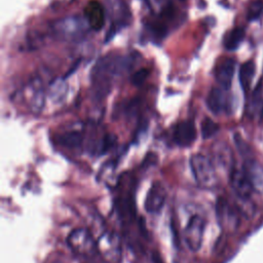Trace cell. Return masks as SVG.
Wrapping results in <instances>:
<instances>
[{"instance_id": "1", "label": "cell", "mask_w": 263, "mask_h": 263, "mask_svg": "<svg viewBox=\"0 0 263 263\" xmlns=\"http://www.w3.org/2000/svg\"><path fill=\"white\" fill-rule=\"evenodd\" d=\"M133 60L127 57L107 55L100 59L91 72L92 95L97 100H102L108 95L113 76L128 70Z\"/></svg>"}, {"instance_id": "2", "label": "cell", "mask_w": 263, "mask_h": 263, "mask_svg": "<svg viewBox=\"0 0 263 263\" xmlns=\"http://www.w3.org/2000/svg\"><path fill=\"white\" fill-rule=\"evenodd\" d=\"M190 167L196 183L203 188H212L217 183V175L212 161L197 153L190 158Z\"/></svg>"}, {"instance_id": "3", "label": "cell", "mask_w": 263, "mask_h": 263, "mask_svg": "<svg viewBox=\"0 0 263 263\" xmlns=\"http://www.w3.org/2000/svg\"><path fill=\"white\" fill-rule=\"evenodd\" d=\"M97 249L101 257L108 263H119L122 258L121 239L113 231L104 232L97 241Z\"/></svg>"}, {"instance_id": "4", "label": "cell", "mask_w": 263, "mask_h": 263, "mask_svg": "<svg viewBox=\"0 0 263 263\" xmlns=\"http://www.w3.org/2000/svg\"><path fill=\"white\" fill-rule=\"evenodd\" d=\"M67 243L73 253L80 256H89L97 248L90 232L84 228L73 230L67 238Z\"/></svg>"}, {"instance_id": "5", "label": "cell", "mask_w": 263, "mask_h": 263, "mask_svg": "<svg viewBox=\"0 0 263 263\" xmlns=\"http://www.w3.org/2000/svg\"><path fill=\"white\" fill-rule=\"evenodd\" d=\"M204 226L205 222L203 218L199 215L192 216L187 223L184 231V237L187 247L192 252H197L201 247Z\"/></svg>"}, {"instance_id": "6", "label": "cell", "mask_w": 263, "mask_h": 263, "mask_svg": "<svg viewBox=\"0 0 263 263\" xmlns=\"http://www.w3.org/2000/svg\"><path fill=\"white\" fill-rule=\"evenodd\" d=\"M165 198H166V190L164 186L160 182L156 181L151 185L146 195L144 208L148 213L156 214L163 206Z\"/></svg>"}, {"instance_id": "7", "label": "cell", "mask_w": 263, "mask_h": 263, "mask_svg": "<svg viewBox=\"0 0 263 263\" xmlns=\"http://www.w3.org/2000/svg\"><path fill=\"white\" fill-rule=\"evenodd\" d=\"M230 183L234 192L239 198L247 199L251 196L254 186L243 168L232 171L230 175Z\"/></svg>"}, {"instance_id": "8", "label": "cell", "mask_w": 263, "mask_h": 263, "mask_svg": "<svg viewBox=\"0 0 263 263\" xmlns=\"http://www.w3.org/2000/svg\"><path fill=\"white\" fill-rule=\"evenodd\" d=\"M196 139V129L192 120H185L177 124L174 130V141L181 147L190 146Z\"/></svg>"}, {"instance_id": "9", "label": "cell", "mask_w": 263, "mask_h": 263, "mask_svg": "<svg viewBox=\"0 0 263 263\" xmlns=\"http://www.w3.org/2000/svg\"><path fill=\"white\" fill-rule=\"evenodd\" d=\"M84 17L91 29L101 30L105 24L106 18L103 5L96 0L89 1L84 7Z\"/></svg>"}, {"instance_id": "10", "label": "cell", "mask_w": 263, "mask_h": 263, "mask_svg": "<svg viewBox=\"0 0 263 263\" xmlns=\"http://www.w3.org/2000/svg\"><path fill=\"white\" fill-rule=\"evenodd\" d=\"M84 24L78 17H70L57 22L53 25V30L57 35H61L65 38L76 37L83 33Z\"/></svg>"}, {"instance_id": "11", "label": "cell", "mask_w": 263, "mask_h": 263, "mask_svg": "<svg viewBox=\"0 0 263 263\" xmlns=\"http://www.w3.org/2000/svg\"><path fill=\"white\" fill-rule=\"evenodd\" d=\"M235 63L232 59H225L219 64L216 69L215 77L217 82L222 86L223 89H229L232 83V78L234 75Z\"/></svg>"}, {"instance_id": "12", "label": "cell", "mask_w": 263, "mask_h": 263, "mask_svg": "<svg viewBox=\"0 0 263 263\" xmlns=\"http://www.w3.org/2000/svg\"><path fill=\"white\" fill-rule=\"evenodd\" d=\"M243 171L251 180L254 189L263 190V166L255 159L247 158L243 164Z\"/></svg>"}, {"instance_id": "13", "label": "cell", "mask_w": 263, "mask_h": 263, "mask_svg": "<svg viewBox=\"0 0 263 263\" xmlns=\"http://www.w3.org/2000/svg\"><path fill=\"white\" fill-rule=\"evenodd\" d=\"M227 105V100L224 91L221 88L214 87L211 89L208 98H206V106L208 108L215 114L221 113L225 110Z\"/></svg>"}, {"instance_id": "14", "label": "cell", "mask_w": 263, "mask_h": 263, "mask_svg": "<svg viewBox=\"0 0 263 263\" xmlns=\"http://www.w3.org/2000/svg\"><path fill=\"white\" fill-rule=\"evenodd\" d=\"M217 217L219 223L226 227H235L237 220L234 212L224 199H219L217 202Z\"/></svg>"}, {"instance_id": "15", "label": "cell", "mask_w": 263, "mask_h": 263, "mask_svg": "<svg viewBox=\"0 0 263 263\" xmlns=\"http://www.w3.org/2000/svg\"><path fill=\"white\" fill-rule=\"evenodd\" d=\"M255 64L252 61H247L239 68V83L245 92H248L251 87V83L255 75Z\"/></svg>"}, {"instance_id": "16", "label": "cell", "mask_w": 263, "mask_h": 263, "mask_svg": "<svg viewBox=\"0 0 263 263\" xmlns=\"http://www.w3.org/2000/svg\"><path fill=\"white\" fill-rule=\"evenodd\" d=\"M245 39V30L242 28H234L224 38V46L228 50L236 49Z\"/></svg>"}, {"instance_id": "17", "label": "cell", "mask_w": 263, "mask_h": 263, "mask_svg": "<svg viewBox=\"0 0 263 263\" xmlns=\"http://www.w3.org/2000/svg\"><path fill=\"white\" fill-rule=\"evenodd\" d=\"M68 86L65 78L54 79L49 85V97L53 102H61L67 95Z\"/></svg>"}, {"instance_id": "18", "label": "cell", "mask_w": 263, "mask_h": 263, "mask_svg": "<svg viewBox=\"0 0 263 263\" xmlns=\"http://www.w3.org/2000/svg\"><path fill=\"white\" fill-rule=\"evenodd\" d=\"M82 134L77 130H71L67 132L63 135H61L58 139L60 145L66 147V148H77L82 143Z\"/></svg>"}, {"instance_id": "19", "label": "cell", "mask_w": 263, "mask_h": 263, "mask_svg": "<svg viewBox=\"0 0 263 263\" xmlns=\"http://www.w3.org/2000/svg\"><path fill=\"white\" fill-rule=\"evenodd\" d=\"M44 91L42 89V84L39 80L33 81V96L31 100V107L34 112H40L44 106Z\"/></svg>"}, {"instance_id": "20", "label": "cell", "mask_w": 263, "mask_h": 263, "mask_svg": "<svg viewBox=\"0 0 263 263\" xmlns=\"http://www.w3.org/2000/svg\"><path fill=\"white\" fill-rule=\"evenodd\" d=\"M201 136L203 139H210L219 130V125L211 118H204L201 123Z\"/></svg>"}, {"instance_id": "21", "label": "cell", "mask_w": 263, "mask_h": 263, "mask_svg": "<svg viewBox=\"0 0 263 263\" xmlns=\"http://www.w3.org/2000/svg\"><path fill=\"white\" fill-rule=\"evenodd\" d=\"M263 10V2L261 0H255L251 2L248 8L247 18L248 21H254L260 16Z\"/></svg>"}, {"instance_id": "22", "label": "cell", "mask_w": 263, "mask_h": 263, "mask_svg": "<svg viewBox=\"0 0 263 263\" xmlns=\"http://www.w3.org/2000/svg\"><path fill=\"white\" fill-rule=\"evenodd\" d=\"M116 143V138L113 135H106L100 142V145L98 147V151L100 154H104L107 151H109Z\"/></svg>"}, {"instance_id": "23", "label": "cell", "mask_w": 263, "mask_h": 263, "mask_svg": "<svg viewBox=\"0 0 263 263\" xmlns=\"http://www.w3.org/2000/svg\"><path fill=\"white\" fill-rule=\"evenodd\" d=\"M148 75H149L148 69H146V68L140 69V70H138L137 72H135L133 74V76H132V83L135 86H141L146 81Z\"/></svg>"}, {"instance_id": "24", "label": "cell", "mask_w": 263, "mask_h": 263, "mask_svg": "<svg viewBox=\"0 0 263 263\" xmlns=\"http://www.w3.org/2000/svg\"><path fill=\"white\" fill-rule=\"evenodd\" d=\"M234 142H235V144H236V147H237V149H238V151L240 152V154L241 155H243V156H246V155H248L250 152H249V146L245 143V141L239 137V135H235L234 136Z\"/></svg>"}, {"instance_id": "25", "label": "cell", "mask_w": 263, "mask_h": 263, "mask_svg": "<svg viewBox=\"0 0 263 263\" xmlns=\"http://www.w3.org/2000/svg\"><path fill=\"white\" fill-rule=\"evenodd\" d=\"M153 260H154V263H163L162 260L160 259V257L157 254L153 255Z\"/></svg>"}, {"instance_id": "26", "label": "cell", "mask_w": 263, "mask_h": 263, "mask_svg": "<svg viewBox=\"0 0 263 263\" xmlns=\"http://www.w3.org/2000/svg\"><path fill=\"white\" fill-rule=\"evenodd\" d=\"M261 119L263 120V108H262V111H261Z\"/></svg>"}]
</instances>
